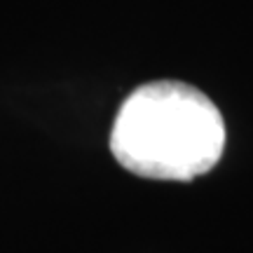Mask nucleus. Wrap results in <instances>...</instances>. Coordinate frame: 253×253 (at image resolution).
I'll use <instances>...</instances> for the list:
<instances>
[{
    "mask_svg": "<svg viewBox=\"0 0 253 253\" xmlns=\"http://www.w3.org/2000/svg\"><path fill=\"white\" fill-rule=\"evenodd\" d=\"M110 150L141 178L195 181L223 157L225 122L197 87L178 80L148 82L120 106Z\"/></svg>",
    "mask_w": 253,
    "mask_h": 253,
    "instance_id": "nucleus-1",
    "label": "nucleus"
}]
</instances>
